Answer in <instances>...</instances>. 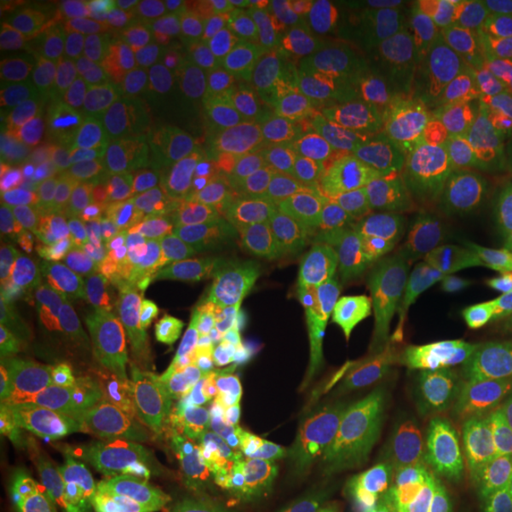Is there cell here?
<instances>
[{
	"instance_id": "cell-23",
	"label": "cell",
	"mask_w": 512,
	"mask_h": 512,
	"mask_svg": "<svg viewBox=\"0 0 512 512\" xmlns=\"http://www.w3.org/2000/svg\"><path fill=\"white\" fill-rule=\"evenodd\" d=\"M275 107L278 100L268 83L219 88L211 102L209 138L235 157L252 162L268 136Z\"/></svg>"
},
{
	"instance_id": "cell-62",
	"label": "cell",
	"mask_w": 512,
	"mask_h": 512,
	"mask_svg": "<svg viewBox=\"0 0 512 512\" xmlns=\"http://www.w3.org/2000/svg\"><path fill=\"white\" fill-rule=\"evenodd\" d=\"M508 259H510V271H512V245L508 247Z\"/></svg>"
},
{
	"instance_id": "cell-13",
	"label": "cell",
	"mask_w": 512,
	"mask_h": 512,
	"mask_svg": "<svg viewBox=\"0 0 512 512\" xmlns=\"http://www.w3.org/2000/svg\"><path fill=\"white\" fill-rule=\"evenodd\" d=\"M105 280L107 249L102 242L57 256L46 266L31 271L29 278L19 285L12 299V328L31 335Z\"/></svg>"
},
{
	"instance_id": "cell-60",
	"label": "cell",
	"mask_w": 512,
	"mask_h": 512,
	"mask_svg": "<svg viewBox=\"0 0 512 512\" xmlns=\"http://www.w3.org/2000/svg\"><path fill=\"white\" fill-rule=\"evenodd\" d=\"M503 102H508V105H512V69H510V81H508V91H505V98Z\"/></svg>"
},
{
	"instance_id": "cell-11",
	"label": "cell",
	"mask_w": 512,
	"mask_h": 512,
	"mask_svg": "<svg viewBox=\"0 0 512 512\" xmlns=\"http://www.w3.org/2000/svg\"><path fill=\"white\" fill-rule=\"evenodd\" d=\"M131 50V60L100 86L102 110L98 133L91 138L145 157V152L157 143L162 126L166 81L159 64L147 62L138 46H131Z\"/></svg>"
},
{
	"instance_id": "cell-18",
	"label": "cell",
	"mask_w": 512,
	"mask_h": 512,
	"mask_svg": "<svg viewBox=\"0 0 512 512\" xmlns=\"http://www.w3.org/2000/svg\"><path fill=\"white\" fill-rule=\"evenodd\" d=\"M380 86L373 57L356 50H339L328 62L304 76L299 93L337 131L375 110Z\"/></svg>"
},
{
	"instance_id": "cell-24",
	"label": "cell",
	"mask_w": 512,
	"mask_h": 512,
	"mask_svg": "<svg viewBox=\"0 0 512 512\" xmlns=\"http://www.w3.org/2000/svg\"><path fill=\"white\" fill-rule=\"evenodd\" d=\"M373 195L361 171L339 169L323 178L302 209L306 238L325 245H339L347 235L356 233L370 219Z\"/></svg>"
},
{
	"instance_id": "cell-56",
	"label": "cell",
	"mask_w": 512,
	"mask_h": 512,
	"mask_svg": "<svg viewBox=\"0 0 512 512\" xmlns=\"http://www.w3.org/2000/svg\"><path fill=\"white\" fill-rule=\"evenodd\" d=\"M384 95H387L389 107L399 112H420L427 102V93L415 91V88L406 86H389V83H382Z\"/></svg>"
},
{
	"instance_id": "cell-55",
	"label": "cell",
	"mask_w": 512,
	"mask_h": 512,
	"mask_svg": "<svg viewBox=\"0 0 512 512\" xmlns=\"http://www.w3.org/2000/svg\"><path fill=\"white\" fill-rule=\"evenodd\" d=\"M484 444H510L512 446V396H508L491 415Z\"/></svg>"
},
{
	"instance_id": "cell-47",
	"label": "cell",
	"mask_w": 512,
	"mask_h": 512,
	"mask_svg": "<svg viewBox=\"0 0 512 512\" xmlns=\"http://www.w3.org/2000/svg\"><path fill=\"white\" fill-rule=\"evenodd\" d=\"M472 150L512 178V105L494 102L472 112Z\"/></svg>"
},
{
	"instance_id": "cell-30",
	"label": "cell",
	"mask_w": 512,
	"mask_h": 512,
	"mask_svg": "<svg viewBox=\"0 0 512 512\" xmlns=\"http://www.w3.org/2000/svg\"><path fill=\"white\" fill-rule=\"evenodd\" d=\"M339 38L351 43V50L363 55H380L384 50L411 41L418 22L413 17L411 3L399 0H356L335 22Z\"/></svg>"
},
{
	"instance_id": "cell-29",
	"label": "cell",
	"mask_w": 512,
	"mask_h": 512,
	"mask_svg": "<svg viewBox=\"0 0 512 512\" xmlns=\"http://www.w3.org/2000/svg\"><path fill=\"white\" fill-rule=\"evenodd\" d=\"M69 95L31 69L17 55L3 60L0 79V119L5 126H43L60 119Z\"/></svg>"
},
{
	"instance_id": "cell-21",
	"label": "cell",
	"mask_w": 512,
	"mask_h": 512,
	"mask_svg": "<svg viewBox=\"0 0 512 512\" xmlns=\"http://www.w3.org/2000/svg\"><path fill=\"white\" fill-rule=\"evenodd\" d=\"M332 448L335 437L328 432L273 441L266 453L273 486L271 510L313 503L328 494Z\"/></svg>"
},
{
	"instance_id": "cell-8",
	"label": "cell",
	"mask_w": 512,
	"mask_h": 512,
	"mask_svg": "<svg viewBox=\"0 0 512 512\" xmlns=\"http://www.w3.org/2000/svg\"><path fill=\"white\" fill-rule=\"evenodd\" d=\"M273 354V344L252 297L211 294L178 361V375L268 368Z\"/></svg>"
},
{
	"instance_id": "cell-3",
	"label": "cell",
	"mask_w": 512,
	"mask_h": 512,
	"mask_svg": "<svg viewBox=\"0 0 512 512\" xmlns=\"http://www.w3.org/2000/svg\"><path fill=\"white\" fill-rule=\"evenodd\" d=\"M256 401L271 439L323 434L368 418L377 413L368 339L275 351Z\"/></svg>"
},
{
	"instance_id": "cell-63",
	"label": "cell",
	"mask_w": 512,
	"mask_h": 512,
	"mask_svg": "<svg viewBox=\"0 0 512 512\" xmlns=\"http://www.w3.org/2000/svg\"><path fill=\"white\" fill-rule=\"evenodd\" d=\"M3 512H12V510H8V508H3Z\"/></svg>"
},
{
	"instance_id": "cell-7",
	"label": "cell",
	"mask_w": 512,
	"mask_h": 512,
	"mask_svg": "<svg viewBox=\"0 0 512 512\" xmlns=\"http://www.w3.org/2000/svg\"><path fill=\"white\" fill-rule=\"evenodd\" d=\"M304 238L302 221L280 204L247 214H223L202 283L211 294L249 297L294 249L304 245Z\"/></svg>"
},
{
	"instance_id": "cell-49",
	"label": "cell",
	"mask_w": 512,
	"mask_h": 512,
	"mask_svg": "<svg viewBox=\"0 0 512 512\" xmlns=\"http://www.w3.org/2000/svg\"><path fill=\"white\" fill-rule=\"evenodd\" d=\"M271 475L266 456H240L230 475V505L249 510H271Z\"/></svg>"
},
{
	"instance_id": "cell-14",
	"label": "cell",
	"mask_w": 512,
	"mask_h": 512,
	"mask_svg": "<svg viewBox=\"0 0 512 512\" xmlns=\"http://www.w3.org/2000/svg\"><path fill=\"white\" fill-rule=\"evenodd\" d=\"M91 159L81 181V207L107 240L128 242L136 223L143 164L133 152L88 138Z\"/></svg>"
},
{
	"instance_id": "cell-19",
	"label": "cell",
	"mask_w": 512,
	"mask_h": 512,
	"mask_svg": "<svg viewBox=\"0 0 512 512\" xmlns=\"http://www.w3.org/2000/svg\"><path fill=\"white\" fill-rule=\"evenodd\" d=\"M114 323H117V313H114V302L105 280L57 313L55 318H50L46 325L31 332L29 337L79 370L98 361L107 347Z\"/></svg>"
},
{
	"instance_id": "cell-26",
	"label": "cell",
	"mask_w": 512,
	"mask_h": 512,
	"mask_svg": "<svg viewBox=\"0 0 512 512\" xmlns=\"http://www.w3.org/2000/svg\"><path fill=\"white\" fill-rule=\"evenodd\" d=\"M159 69L164 81H197L209 88L266 83L273 74H278L266 57L240 53L221 43L166 50L159 57Z\"/></svg>"
},
{
	"instance_id": "cell-2",
	"label": "cell",
	"mask_w": 512,
	"mask_h": 512,
	"mask_svg": "<svg viewBox=\"0 0 512 512\" xmlns=\"http://www.w3.org/2000/svg\"><path fill=\"white\" fill-rule=\"evenodd\" d=\"M387 425L422 420L494 370L477 337L434 313H408L368 339Z\"/></svg>"
},
{
	"instance_id": "cell-36",
	"label": "cell",
	"mask_w": 512,
	"mask_h": 512,
	"mask_svg": "<svg viewBox=\"0 0 512 512\" xmlns=\"http://www.w3.org/2000/svg\"><path fill=\"white\" fill-rule=\"evenodd\" d=\"M337 512H444L448 503L427 501L401 467H387L361 482L332 491Z\"/></svg>"
},
{
	"instance_id": "cell-48",
	"label": "cell",
	"mask_w": 512,
	"mask_h": 512,
	"mask_svg": "<svg viewBox=\"0 0 512 512\" xmlns=\"http://www.w3.org/2000/svg\"><path fill=\"white\" fill-rule=\"evenodd\" d=\"M147 434L150 432H147L143 420L138 418L136 411H133L131 403L124 401L107 408V411L93 415L81 448L88 456L102 458L110 451H114V448L143 439Z\"/></svg>"
},
{
	"instance_id": "cell-38",
	"label": "cell",
	"mask_w": 512,
	"mask_h": 512,
	"mask_svg": "<svg viewBox=\"0 0 512 512\" xmlns=\"http://www.w3.org/2000/svg\"><path fill=\"white\" fill-rule=\"evenodd\" d=\"M339 46H342V38L335 29V22L330 27H309V24L290 19L268 38L264 57L273 64L275 72L309 74L339 53L342 50Z\"/></svg>"
},
{
	"instance_id": "cell-5",
	"label": "cell",
	"mask_w": 512,
	"mask_h": 512,
	"mask_svg": "<svg viewBox=\"0 0 512 512\" xmlns=\"http://www.w3.org/2000/svg\"><path fill=\"white\" fill-rule=\"evenodd\" d=\"M512 396V382L494 368L482 382L448 401L413 430H401L399 467L420 496L456 503L475 484L486 430L498 403Z\"/></svg>"
},
{
	"instance_id": "cell-25",
	"label": "cell",
	"mask_w": 512,
	"mask_h": 512,
	"mask_svg": "<svg viewBox=\"0 0 512 512\" xmlns=\"http://www.w3.org/2000/svg\"><path fill=\"white\" fill-rule=\"evenodd\" d=\"M370 221L394 235H415L430 221L434 192L427 176L406 159H389L370 178Z\"/></svg>"
},
{
	"instance_id": "cell-33",
	"label": "cell",
	"mask_w": 512,
	"mask_h": 512,
	"mask_svg": "<svg viewBox=\"0 0 512 512\" xmlns=\"http://www.w3.org/2000/svg\"><path fill=\"white\" fill-rule=\"evenodd\" d=\"M219 223V209L202 190H197L159 235L155 249L169 264L197 278L207 271Z\"/></svg>"
},
{
	"instance_id": "cell-31",
	"label": "cell",
	"mask_w": 512,
	"mask_h": 512,
	"mask_svg": "<svg viewBox=\"0 0 512 512\" xmlns=\"http://www.w3.org/2000/svg\"><path fill=\"white\" fill-rule=\"evenodd\" d=\"M403 432L396 425H356L335 437L330 491L361 482L392 467L401 456Z\"/></svg>"
},
{
	"instance_id": "cell-4",
	"label": "cell",
	"mask_w": 512,
	"mask_h": 512,
	"mask_svg": "<svg viewBox=\"0 0 512 512\" xmlns=\"http://www.w3.org/2000/svg\"><path fill=\"white\" fill-rule=\"evenodd\" d=\"M209 299L200 278L169 264L147 242H131L114 287L119 344L136 361H162L178 370Z\"/></svg>"
},
{
	"instance_id": "cell-16",
	"label": "cell",
	"mask_w": 512,
	"mask_h": 512,
	"mask_svg": "<svg viewBox=\"0 0 512 512\" xmlns=\"http://www.w3.org/2000/svg\"><path fill=\"white\" fill-rule=\"evenodd\" d=\"M164 430L197 456H216V453H233L238 458L252 456V453H266L273 441L264 430V418L256 399L204 403L178 413Z\"/></svg>"
},
{
	"instance_id": "cell-12",
	"label": "cell",
	"mask_w": 512,
	"mask_h": 512,
	"mask_svg": "<svg viewBox=\"0 0 512 512\" xmlns=\"http://www.w3.org/2000/svg\"><path fill=\"white\" fill-rule=\"evenodd\" d=\"M93 242H100V230L81 204L19 209L5 216L0 228V264L5 271H36L57 256Z\"/></svg>"
},
{
	"instance_id": "cell-44",
	"label": "cell",
	"mask_w": 512,
	"mask_h": 512,
	"mask_svg": "<svg viewBox=\"0 0 512 512\" xmlns=\"http://www.w3.org/2000/svg\"><path fill=\"white\" fill-rule=\"evenodd\" d=\"M268 368L238 370V373H188L176 384L178 413L204 403L259 399Z\"/></svg>"
},
{
	"instance_id": "cell-50",
	"label": "cell",
	"mask_w": 512,
	"mask_h": 512,
	"mask_svg": "<svg viewBox=\"0 0 512 512\" xmlns=\"http://www.w3.org/2000/svg\"><path fill=\"white\" fill-rule=\"evenodd\" d=\"M456 150L458 145L451 143L446 131H441L437 126H422L420 131H415L411 145H408V162L422 174L439 176L446 169V164L451 162Z\"/></svg>"
},
{
	"instance_id": "cell-17",
	"label": "cell",
	"mask_w": 512,
	"mask_h": 512,
	"mask_svg": "<svg viewBox=\"0 0 512 512\" xmlns=\"http://www.w3.org/2000/svg\"><path fill=\"white\" fill-rule=\"evenodd\" d=\"M83 174V159L57 145H15L0 157V190L12 211L62 204Z\"/></svg>"
},
{
	"instance_id": "cell-9",
	"label": "cell",
	"mask_w": 512,
	"mask_h": 512,
	"mask_svg": "<svg viewBox=\"0 0 512 512\" xmlns=\"http://www.w3.org/2000/svg\"><path fill=\"white\" fill-rule=\"evenodd\" d=\"M437 181L460 238L475 247H510L512 178L505 171L472 147L458 145Z\"/></svg>"
},
{
	"instance_id": "cell-53",
	"label": "cell",
	"mask_w": 512,
	"mask_h": 512,
	"mask_svg": "<svg viewBox=\"0 0 512 512\" xmlns=\"http://www.w3.org/2000/svg\"><path fill=\"white\" fill-rule=\"evenodd\" d=\"M347 8L349 3H342V0H294L290 3L292 17L309 27H330V19L337 22Z\"/></svg>"
},
{
	"instance_id": "cell-1",
	"label": "cell",
	"mask_w": 512,
	"mask_h": 512,
	"mask_svg": "<svg viewBox=\"0 0 512 512\" xmlns=\"http://www.w3.org/2000/svg\"><path fill=\"white\" fill-rule=\"evenodd\" d=\"M273 351L370 339L380 294L370 261L347 245L304 242L254 297Z\"/></svg>"
},
{
	"instance_id": "cell-37",
	"label": "cell",
	"mask_w": 512,
	"mask_h": 512,
	"mask_svg": "<svg viewBox=\"0 0 512 512\" xmlns=\"http://www.w3.org/2000/svg\"><path fill=\"white\" fill-rule=\"evenodd\" d=\"M214 91L197 81H166L162 136L176 150H195L209 133Z\"/></svg>"
},
{
	"instance_id": "cell-52",
	"label": "cell",
	"mask_w": 512,
	"mask_h": 512,
	"mask_svg": "<svg viewBox=\"0 0 512 512\" xmlns=\"http://www.w3.org/2000/svg\"><path fill=\"white\" fill-rule=\"evenodd\" d=\"M188 162L197 188L207 190L209 185H214L219 178L226 176L228 171H233L242 159L235 157L233 152H228L226 147L214 143L211 138H204L195 150L188 152Z\"/></svg>"
},
{
	"instance_id": "cell-57",
	"label": "cell",
	"mask_w": 512,
	"mask_h": 512,
	"mask_svg": "<svg viewBox=\"0 0 512 512\" xmlns=\"http://www.w3.org/2000/svg\"><path fill=\"white\" fill-rule=\"evenodd\" d=\"M465 501L494 503V505H501V508L512 510V470L505 472V475L501 479H496L494 484L484 486V489H479L472 496H467Z\"/></svg>"
},
{
	"instance_id": "cell-64",
	"label": "cell",
	"mask_w": 512,
	"mask_h": 512,
	"mask_svg": "<svg viewBox=\"0 0 512 512\" xmlns=\"http://www.w3.org/2000/svg\"><path fill=\"white\" fill-rule=\"evenodd\" d=\"M510 245H512V242H510Z\"/></svg>"
},
{
	"instance_id": "cell-41",
	"label": "cell",
	"mask_w": 512,
	"mask_h": 512,
	"mask_svg": "<svg viewBox=\"0 0 512 512\" xmlns=\"http://www.w3.org/2000/svg\"><path fill=\"white\" fill-rule=\"evenodd\" d=\"M181 380L171 363L162 361H136L133 358L131 384H128V403L138 418L143 420L147 432L164 430L178 415L176 384Z\"/></svg>"
},
{
	"instance_id": "cell-6",
	"label": "cell",
	"mask_w": 512,
	"mask_h": 512,
	"mask_svg": "<svg viewBox=\"0 0 512 512\" xmlns=\"http://www.w3.org/2000/svg\"><path fill=\"white\" fill-rule=\"evenodd\" d=\"M252 164L280 207L302 214L316 185L342 169L337 131L302 98L278 102L264 145Z\"/></svg>"
},
{
	"instance_id": "cell-46",
	"label": "cell",
	"mask_w": 512,
	"mask_h": 512,
	"mask_svg": "<svg viewBox=\"0 0 512 512\" xmlns=\"http://www.w3.org/2000/svg\"><path fill=\"white\" fill-rule=\"evenodd\" d=\"M209 197L211 204L223 214H247V211H259L273 207V190L268 188L259 169L247 159L228 171L207 190H202Z\"/></svg>"
},
{
	"instance_id": "cell-39",
	"label": "cell",
	"mask_w": 512,
	"mask_h": 512,
	"mask_svg": "<svg viewBox=\"0 0 512 512\" xmlns=\"http://www.w3.org/2000/svg\"><path fill=\"white\" fill-rule=\"evenodd\" d=\"M401 133V121L394 110L375 107L366 117L337 128L342 164L354 171H370L387 162Z\"/></svg>"
},
{
	"instance_id": "cell-54",
	"label": "cell",
	"mask_w": 512,
	"mask_h": 512,
	"mask_svg": "<svg viewBox=\"0 0 512 512\" xmlns=\"http://www.w3.org/2000/svg\"><path fill=\"white\" fill-rule=\"evenodd\" d=\"M55 432L57 441H60V448H81L83 439H86L88 425H91V418L86 413L79 411L74 406H64L55 413Z\"/></svg>"
},
{
	"instance_id": "cell-15",
	"label": "cell",
	"mask_w": 512,
	"mask_h": 512,
	"mask_svg": "<svg viewBox=\"0 0 512 512\" xmlns=\"http://www.w3.org/2000/svg\"><path fill=\"white\" fill-rule=\"evenodd\" d=\"M3 406L22 413L60 411L67 406L76 382V368L50 354L17 328L3 332Z\"/></svg>"
},
{
	"instance_id": "cell-42",
	"label": "cell",
	"mask_w": 512,
	"mask_h": 512,
	"mask_svg": "<svg viewBox=\"0 0 512 512\" xmlns=\"http://www.w3.org/2000/svg\"><path fill=\"white\" fill-rule=\"evenodd\" d=\"M150 434L131 444L114 448L100 458L95 467L93 486L98 491V508L95 512H131L136 491L143 472Z\"/></svg>"
},
{
	"instance_id": "cell-59",
	"label": "cell",
	"mask_w": 512,
	"mask_h": 512,
	"mask_svg": "<svg viewBox=\"0 0 512 512\" xmlns=\"http://www.w3.org/2000/svg\"><path fill=\"white\" fill-rule=\"evenodd\" d=\"M444 512H512L508 508H501V505L494 503H482V501H456L448 503Z\"/></svg>"
},
{
	"instance_id": "cell-10",
	"label": "cell",
	"mask_w": 512,
	"mask_h": 512,
	"mask_svg": "<svg viewBox=\"0 0 512 512\" xmlns=\"http://www.w3.org/2000/svg\"><path fill=\"white\" fill-rule=\"evenodd\" d=\"M131 48H119L105 27L86 22H60L24 43L17 57L60 86L69 100L105 86L131 60Z\"/></svg>"
},
{
	"instance_id": "cell-20",
	"label": "cell",
	"mask_w": 512,
	"mask_h": 512,
	"mask_svg": "<svg viewBox=\"0 0 512 512\" xmlns=\"http://www.w3.org/2000/svg\"><path fill=\"white\" fill-rule=\"evenodd\" d=\"M188 155L166 143H155L143 157V181H140V200L136 223L126 245L159 238L166 226L176 219L185 202L195 195Z\"/></svg>"
},
{
	"instance_id": "cell-45",
	"label": "cell",
	"mask_w": 512,
	"mask_h": 512,
	"mask_svg": "<svg viewBox=\"0 0 512 512\" xmlns=\"http://www.w3.org/2000/svg\"><path fill=\"white\" fill-rule=\"evenodd\" d=\"M133 358L131 356H114L107 358L105 363L88 370L76 382L67 406L79 408L93 418L117 403L128 401V384H131Z\"/></svg>"
},
{
	"instance_id": "cell-22",
	"label": "cell",
	"mask_w": 512,
	"mask_h": 512,
	"mask_svg": "<svg viewBox=\"0 0 512 512\" xmlns=\"http://www.w3.org/2000/svg\"><path fill=\"white\" fill-rule=\"evenodd\" d=\"M453 62V91L472 112L505 98L512 69V48L467 22L448 36Z\"/></svg>"
},
{
	"instance_id": "cell-40",
	"label": "cell",
	"mask_w": 512,
	"mask_h": 512,
	"mask_svg": "<svg viewBox=\"0 0 512 512\" xmlns=\"http://www.w3.org/2000/svg\"><path fill=\"white\" fill-rule=\"evenodd\" d=\"M226 19V43L240 53L264 57L268 38L290 22L292 10L285 0H230L221 3Z\"/></svg>"
},
{
	"instance_id": "cell-43",
	"label": "cell",
	"mask_w": 512,
	"mask_h": 512,
	"mask_svg": "<svg viewBox=\"0 0 512 512\" xmlns=\"http://www.w3.org/2000/svg\"><path fill=\"white\" fill-rule=\"evenodd\" d=\"M238 456H200L178 484L169 512H226L230 508V475Z\"/></svg>"
},
{
	"instance_id": "cell-34",
	"label": "cell",
	"mask_w": 512,
	"mask_h": 512,
	"mask_svg": "<svg viewBox=\"0 0 512 512\" xmlns=\"http://www.w3.org/2000/svg\"><path fill=\"white\" fill-rule=\"evenodd\" d=\"M3 508L12 512H95L98 491L93 482L43 470L5 482Z\"/></svg>"
},
{
	"instance_id": "cell-58",
	"label": "cell",
	"mask_w": 512,
	"mask_h": 512,
	"mask_svg": "<svg viewBox=\"0 0 512 512\" xmlns=\"http://www.w3.org/2000/svg\"><path fill=\"white\" fill-rule=\"evenodd\" d=\"M271 512H337L335 505V496L328 494L313 503H304V505H287V508H275Z\"/></svg>"
},
{
	"instance_id": "cell-27",
	"label": "cell",
	"mask_w": 512,
	"mask_h": 512,
	"mask_svg": "<svg viewBox=\"0 0 512 512\" xmlns=\"http://www.w3.org/2000/svg\"><path fill=\"white\" fill-rule=\"evenodd\" d=\"M226 43V19L221 3L204 0H162L147 12V24L136 46L147 55L157 46L166 50Z\"/></svg>"
},
{
	"instance_id": "cell-28",
	"label": "cell",
	"mask_w": 512,
	"mask_h": 512,
	"mask_svg": "<svg viewBox=\"0 0 512 512\" xmlns=\"http://www.w3.org/2000/svg\"><path fill=\"white\" fill-rule=\"evenodd\" d=\"M380 83L406 86L422 93L444 91L453 83L451 43L441 34H420L373 57Z\"/></svg>"
},
{
	"instance_id": "cell-35",
	"label": "cell",
	"mask_w": 512,
	"mask_h": 512,
	"mask_svg": "<svg viewBox=\"0 0 512 512\" xmlns=\"http://www.w3.org/2000/svg\"><path fill=\"white\" fill-rule=\"evenodd\" d=\"M200 458L166 430L150 432L147 458L131 512H169L185 470Z\"/></svg>"
},
{
	"instance_id": "cell-51",
	"label": "cell",
	"mask_w": 512,
	"mask_h": 512,
	"mask_svg": "<svg viewBox=\"0 0 512 512\" xmlns=\"http://www.w3.org/2000/svg\"><path fill=\"white\" fill-rule=\"evenodd\" d=\"M411 8L418 29H427V34L448 38L470 22V5L456 3V0H415Z\"/></svg>"
},
{
	"instance_id": "cell-32",
	"label": "cell",
	"mask_w": 512,
	"mask_h": 512,
	"mask_svg": "<svg viewBox=\"0 0 512 512\" xmlns=\"http://www.w3.org/2000/svg\"><path fill=\"white\" fill-rule=\"evenodd\" d=\"M60 453L55 422L29 418L12 406L0 411V475L5 482L48 470Z\"/></svg>"
},
{
	"instance_id": "cell-61",
	"label": "cell",
	"mask_w": 512,
	"mask_h": 512,
	"mask_svg": "<svg viewBox=\"0 0 512 512\" xmlns=\"http://www.w3.org/2000/svg\"><path fill=\"white\" fill-rule=\"evenodd\" d=\"M226 512H271V510H249V508H235V505H230Z\"/></svg>"
}]
</instances>
